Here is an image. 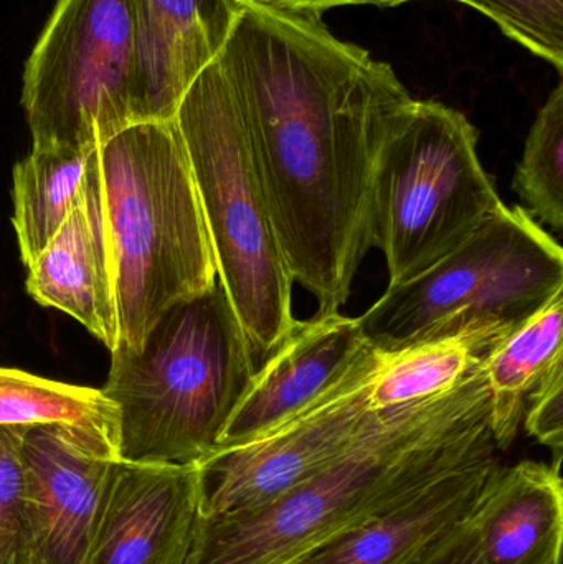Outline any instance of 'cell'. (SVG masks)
Listing matches in <instances>:
<instances>
[{"instance_id":"10","label":"cell","mask_w":563,"mask_h":564,"mask_svg":"<svg viewBox=\"0 0 563 564\" xmlns=\"http://www.w3.org/2000/svg\"><path fill=\"white\" fill-rule=\"evenodd\" d=\"M22 456L33 564H86L116 459L62 424L26 427Z\"/></svg>"},{"instance_id":"27","label":"cell","mask_w":563,"mask_h":564,"mask_svg":"<svg viewBox=\"0 0 563 564\" xmlns=\"http://www.w3.org/2000/svg\"><path fill=\"white\" fill-rule=\"evenodd\" d=\"M294 564H296V563H294Z\"/></svg>"},{"instance_id":"4","label":"cell","mask_w":563,"mask_h":564,"mask_svg":"<svg viewBox=\"0 0 563 564\" xmlns=\"http://www.w3.org/2000/svg\"><path fill=\"white\" fill-rule=\"evenodd\" d=\"M116 270L119 344L141 347L172 305L218 280L191 161L174 119L98 145Z\"/></svg>"},{"instance_id":"6","label":"cell","mask_w":563,"mask_h":564,"mask_svg":"<svg viewBox=\"0 0 563 564\" xmlns=\"http://www.w3.org/2000/svg\"><path fill=\"white\" fill-rule=\"evenodd\" d=\"M562 291L561 245L526 208L505 204L357 318L367 341L387 354L448 337H476L492 350Z\"/></svg>"},{"instance_id":"3","label":"cell","mask_w":563,"mask_h":564,"mask_svg":"<svg viewBox=\"0 0 563 564\" xmlns=\"http://www.w3.org/2000/svg\"><path fill=\"white\" fill-rule=\"evenodd\" d=\"M257 368L220 281L172 305L141 347L111 351L101 393L118 410L119 456L128 463H201L217 449Z\"/></svg>"},{"instance_id":"21","label":"cell","mask_w":563,"mask_h":564,"mask_svg":"<svg viewBox=\"0 0 563 564\" xmlns=\"http://www.w3.org/2000/svg\"><path fill=\"white\" fill-rule=\"evenodd\" d=\"M512 188L526 210L552 230L563 228V83L539 109Z\"/></svg>"},{"instance_id":"16","label":"cell","mask_w":563,"mask_h":564,"mask_svg":"<svg viewBox=\"0 0 563 564\" xmlns=\"http://www.w3.org/2000/svg\"><path fill=\"white\" fill-rule=\"evenodd\" d=\"M479 564H561L562 467L522 460L499 466L472 516Z\"/></svg>"},{"instance_id":"14","label":"cell","mask_w":563,"mask_h":564,"mask_svg":"<svg viewBox=\"0 0 563 564\" xmlns=\"http://www.w3.org/2000/svg\"><path fill=\"white\" fill-rule=\"evenodd\" d=\"M116 270L98 148L76 204L58 234L26 267V292L72 315L109 351L119 344Z\"/></svg>"},{"instance_id":"12","label":"cell","mask_w":563,"mask_h":564,"mask_svg":"<svg viewBox=\"0 0 563 564\" xmlns=\"http://www.w3.org/2000/svg\"><path fill=\"white\" fill-rule=\"evenodd\" d=\"M369 345L359 318L339 311L294 322L257 368L217 449L250 443L310 406L350 370Z\"/></svg>"},{"instance_id":"15","label":"cell","mask_w":563,"mask_h":564,"mask_svg":"<svg viewBox=\"0 0 563 564\" xmlns=\"http://www.w3.org/2000/svg\"><path fill=\"white\" fill-rule=\"evenodd\" d=\"M499 466L496 453L445 474L296 564H413L473 516Z\"/></svg>"},{"instance_id":"20","label":"cell","mask_w":563,"mask_h":564,"mask_svg":"<svg viewBox=\"0 0 563 564\" xmlns=\"http://www.w3.org/2000/svg\"><path fill=\"white\" fill-rule=\"evenodd\" d=\"M491 348L476 337H448L390 351L370 390L372 410H390L455 388Z\"/></svg>"},{"instance_id":"19","label":"cell","mask_w":563,"mask_h":564,"mask_svg":"<svg viewBox=\"0 0 563 564\" xmlns=\"http://www.w3.org/2000/svg\"><path fill=\"white\" fill-rule=\"evenodd\" d=\"M35 424L72 427L121 460L118 410L101 390L0 368V426Z\"/></svg>"},{"instance_id":"2","label":"cell","mask_w":563,"mask_h":564,"mask_svg":"<svg viewBox=\"0 0 563 564\" xmlns=\"http://www.w3.org/2000/svg\"><path fill=\"white\" fill-rule=\"evenodd\" d=\"M499 453L483 360L445 393L383 410L326 469L264 506L201 516L184 564H294L466 464Z\"/></svg>"},{"instance_id":"1","label":"cell","mask_w":563,"mask_h":564,"mask_svg":"<svg viewBox=\"0 0 563 564\" xmlns=\"http://www.w3.org/2000/svg\"><path fill=\"white\" fill-rule=\"evenodd\" d=\"M294 281L337 312L372 248L380 149L412 105L392 66L321 15L241 0L217 55Z\"/></svg>"},{"instance_id":"22","label":"cell","mask_w":563,"mask_h":564,"mask_svg":"<svg viewBox=\"0 0 563 564\" xmlns=\"http://www.w3.org/2000/svg\"><path fill=\"white\" fill-rule=\"evenodd\" d=\"M491 19L506 36L563 69V0H456Z\"/></svg>"},{"instance_id":"18","label":"cell","mask_w":563,"mask_h":564,"mask_svg":"<svg viewBox=\"0 0 563 564\" xmlns=\"http://www.w3.org/2000/svg\"><path fill=\"white\" fill-rule=\"evenodd\" d=\"M95 151L96 148H33L13 167L12 225L25 268L68 218Z\"/></svg>"},{"instance_id":"17","label":"cell","mask_w":563,"mask_h":564,"mask_svg":"<svg viewBox=\"0 0 563 564\" xmlns=\"http://www.w3.org/2000/svg\"><path fill=\"white\" fill-rule=\"evenodd\" d=\"M562 325L563 291L483 358L489 388V426L499 451L515 444L529 393L563 358Z\"/></svg>"},{"instance_id":"26","label":"cell","mask_w":563,"mask_h":564,"mask_svg":"<svg viewBox=\"0 0 563 564\" xmlns=\"http://www.w3.org/2000/svg\"><path fill=\"white\" fill-rule=\"evenodd\" d=\"M278 9L290 10V12L314 13L321 15L326 10L346 6H376L397 7L402 3L416 2V0H261Z\"/></svg>"},{"instance_id":"13","label":"cell","mask_w":563,"mask_h":564,"mask_svg":"<svg viewBox=\"0 0 563 564\" xmlns=\"http://www.w3.org/2000/svg\"><path fill=\"white\" fill-rule=\"evenodd\" d=\"M241 0H129L134 121H172L224 48Z\"/></svg>"},{"instance_id":"7","label":"cell","mask_w":563,"mask_h":564,"mask_svg":"<svg viewBox=\"0 0 563 564\" xmlns=\"http://www.w3.org/2000/svg\"><path fill=\"white\" fill-rule=\"evenodd\" d=\"M463 112L413 99L387 135L372 194V247L402 284L439 263L505 205Z\"/></svg>"},{"instance_id":"25","label":"cell","mask_w":563,"mask_h":564,"mask_svg":"<svg viewBox=\"0 0 563 564\" xmlns=\"http://www.w3.org/2000/svg\"><path fill=\"white\" fill-rule=\"evenodd\" d=\"M413 564H479L478 536L472 517Z\"/></svg>"},{"instance_id":"8","label":"cell","mask_w":563,"mask_h":564,"mask_svg":"<svg viewBox=\"0 0 563 564\" xmlns=\"http://www.w3.org/2000/svg\"><path fill=\"white\" fill-rule=\"evenodd\" d=\"M33 148L95 149L136 124L129 0H58L23 73Z\"/></svg>"},{"instance_id":"11","label":"cell","mask_w":563,"mask_h":564,"mask_svg":"<svg viewBox=\"0 0 563 564\" xmlns=\"http://www.w3.org/2000/svg\"><path fill=\"white\" fill-rule=\"evenodd\" d=\"M201 516L197 463L116 460L86 564H184Z\"/></svg>"},{"instance_id":"5","label":"cell","mask_w":563,"mask_h":564,"mask_svg":"<svg viewBox=\"0 0 563 564\" xmlns=\"http://www.w3.org/2000/svg\"><path fill=\"white\" fill-rule=\"evenodd\" d=\"M191 161L224 285L263 361L293 327V276L271 220L237 98L217 59L188 86L174 118Z\"/></svg>"},{"instance_id":"23","label":"cell","mask_w":563,"mask_h":564,"mask_svg":"<svg viewBox=\"0 0 563 564\" xmlns=\"http://www.w3.org/2000/svg\"><path fill=\"white\" fill-rule=\"evenodd\" d=\"M26 427L0 426V564H33L22 456Z\"/></svg>"},{"instance_id":"24","label":"cell","mask_w":563,"mask_h":564,"mask_svg":"<svg viewBox=\"0 0 563 564\" xmlns=\"http://www.w3.org/2000/svg\"><path fill=\"white\" fill-rule=\"evenodd\" d=\"M526 431L539 444L554 453L555 466L562 467L563 454V358H559L548 373L529 393L524 411Z\"/></svg>"},{"instance_id":"9","label":"cell","mask_w":563,"mask_h":564,"mask_svg":"<svg viewBox=\"0 0 563 564\" xmlns=\"http://www.w3.org/2000/svg\"><path fill=\"white\" fill-rule=\"evenodd\" d=\"M386 351L369 345L310 406L270 433L217 449L198 464L202 516L264 506L339 459L382 416L370 408Z\"/></svg>"}]
</instances>
